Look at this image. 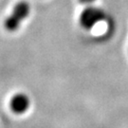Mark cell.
Segmentation results:
<instances>
[{
    "label": "cell",
    "mask_w": 128,
    "mask_h": 128,
    "mask_svg": "<svg viewBox=\"0 0 128 128\" xmlns=\"http://www.w3.org/2000/svg\"><path fill=\"white\" fill-rule=\"evenodd\" d=\"M32 12V7L27 1H19L14 7L12 12L5 18L3 26L9 32H17L22 24L28 19Z\"/></svg>",
    "instance_id": "1"
},
{
    "label": "cell",
    "mask_w": 128,
    "mask_h": 128,
    "mask_svg": "<svg viewBox=\"0 0 128 128\" xmlns=\"http://www.w3.org/2000/svg\"><path fill=\"white\" fill-rule=\"evenodd\" d=\"M107 18V14L104 10L91 5L86 7V9L81 12L79 16V24L82 28L89 30Z\"/></svg>",
    "instance_id": "2"
},
{
    "label": "cell",
    "mask_w": 128,
    "mask_h": 128,
    "mask_svg": "<svg viewBox=\"0 0 128 128\" xmlns=\"http://www.w3.org/2000/svg\"><path fill=\"white\" fill-rule=\"evenodd\" d=\"M10 109L15 114H24L30 106V97L25 93H17L10 99Z\"/></svg>",
    "instance_id": "3"
},
{
    "label": "cell",
    "mask_w": 128,
    "mask_h": 128,
    "mask_svg": "<svg viewBox=\"0 0 128 128\" xmlns=\"http://www.w3.org/2000/svg\"><path fill=\"white\" fill-rule=\"evenodd\" d=\"M96 0H79V2H80V4L82 5H84L86 7L87 6H91V5L94 4V2H95Z\"/></svg>",
    "instance_id": "4"
}]
</instances>
